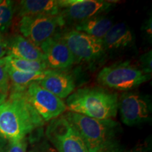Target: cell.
<instances>
[{
  "label": "cell",
  "instance_id": "21",
  "mask_svg": "<svg viewBox=\"0 0 152 152\" xmlns=\"http://www.w3.org/2000/svg\"><path fill=\"white\" fill-rule=\"evenodd\" d=\"M9 81L7 68L3 58L0 59V93L4 94H8L9 90Z\"/></svg>",
  "mask_w": 152,
  "mask_h": 152
},
{
  "label": "cell",
  "instance_id": "29",
  "mask_svg": "<svg viewBox=\"0 0 152 152\" xmlns=\"http://www.w3.org/2000/svg\"><path fill=\"white\" fill-rule=\"evenodd\" d=\"M97 152H102V151H97Z\"/></svg>",
  "mask_w": 152,
  "mask_h": 152
},
{
  "label": "cell",
  "instance_id": "10",
  "mask_svg": "<svg viewBox=\"0 0 152 152\" xmlns=\"http://www.w3.org/2000/svg\"><path fill=\"white\" fill-rule=\"evenodd\" d=\"M118 110L121 118L125 125L134 126L150 119L149 104L148 101L136 92H125L118 99Z\"/></svg>",
  "mask_w": 152,
  "mask_h": 152
},
{
  "label": "cell",
  "instance_id": "15",
  "mask_svg": "<svg viewBox=\"0 0 152 152\" xmlns=\"http://www.w3.org/2000/svg\"><path fill=\"white\" fill-rule=\"evenodd\" d=\"M18 15L21 17L39 15H58L60 12L58 0H23L16 7Z\"/></svg>",
  "mask_w": 152,
  "mask_h": 152
},
{
  "label": "cell",
  "instance_id": "8",
  "mask_svg": "<svg viewBox=\"0 0 152 152\" xmlns=\"http://www.w3.org/2000/svg\"><path fill=\"white\" fill-rule=\"evenodd\" d=\"M60 12L65 25H75L111 11L115 1L104 0H59Z\"/></svg>",
  "mask_w": 152,
  "mask_h": 152
},
{
  "label": "cell",
  "instance_id": "17",
  "mask_svg": "<svg viewBox=\"0 0 152 152\" xmlns=\"http://www.w3.org/2000/svg\"><path fill=\"white\" fill-rule=\"evenodd\" d=\"M7 68L9 81L13 85V90H25L33 83L40 81L46 75L47 71L37 73H24Z\"/></svg>",
  "mask_w": 152,
  "mask_h": 152
},
{
  "label": "cell",
  "instance_id": "19",
  "mask_svg": "<svg viewBox=\"0 0 152 152\" xmlns=\"http://www.w3.org/2000/svg\"><path fill=\"white\" fill-rule=\"evenodd\" d=\"M16 12L14 1L4 0L0 4V34L7 32L12 24Z\"/></svg>",
  "mask_w": 152,
  "mask_h": 152
},
{
  "label": "cell",
  "instance_id": "26",
  "mask_svg": "<svg viewBox=\"0 0 152 152\" xmlns=\"http://www.w3.org/2000/svg\"><path fill=\"white\" fill-rule=\"evenodd\" d=\"M7 140L0 138V152H4L5 147L7 145Z\"/></svg>",
  "mask_w": 152,
  "mask_h": 152
},
{
  "label": "cell",
  "instance_id": "11",
  "mask_svg": "<svg viewBox=\"0 0 152 152\" xmlns=\"http://www.w3.org/2000/svg\"><path fill=\"white\" fill-rule=\"evenodd\" d=\"M39 48L43 54L47 69L61 71L75 64L71 52L56 35L42 43Z\"/></svg>",
  "mask_w": 152,
  "mask_h": 152
},
{
  "label": "cell",
  "instance_id": "6",
  "mask_svg": "<svg viewBox=\"0 0 152 152\" xmlns=\"http://www.w3.org/2000/svg\"><path fill=\"white\" fill-rule=\"evenodd\" d=\"M64 26L65 23L59 14L39 15L21 17L18 28L23 37L39 47L44 42L54 37L58 30Z\"/></svg>",
  "mask_w": 152,
  "mask_h": 152
},
{
  "label": "cell",
  "instance_id": "14",
  "mask_svg": "<svg viewBox=\"0 0 152 152\" xmlns=\"http://www.w3.org/2000/svg\"><path fill=\"white\" fill-rule=\"evenodd\" d=\"M7 56L32 61L44 62V56L39 47L21 35H16L8 40Z\"/></svg>",
  "mask_w": 152,
  "mask_h": 152
},
{
  "label": "cell",
  "instance_id": "12",
  "mask_svg": "<svg viewBox=\"0 0 152 152\" xmlns=\"http://www.w3.org/2000/svg\"><path fill=\"white\" fill-rule=\"evenodd\" d=\"M37 83L45 90L61 99L68 98L75 89L73 76L63 71L48 69L44 78Z\"/></svg>",
  "mask_w": 152,
  "mask_h": 152
},
{
  "label": "cell",
  "instance_id": "24",
  "mask_svg": "<svg viewBox=\"0 0 152 152\" xmlns=\"http://www.w3.org/2000/svg\"><path fill=\"white\" fill-rule=\"evenodd\" d=\"M8 52V40L4 37L3 35L0 34V59L7 55Z\"/></svg>",
  "mask_w": 152,
  "mask_h": 152
},
{
  "label": "cell",
  "instance_id": "7",
  "mask_svg": "<svg viewBox=\"0 0 152 152\" xmlns=\"http://www.w3.org/2000/svg\"><path fill=\"white\" fill-rule=\"evenodd\" d=\"M56 35L66 44L75 61L90 63L97 61L105 53L102 39L75 30H69Z\"/></svg>",
  "mask_w": 152,
  "mask_h": 152
},
{
  "label": "cell",
  "instance_id": "4",
  "mask_svg": "<svg viewBox=\"0 0 152 152\" xmlns=\"http://www.w3.org/2000/svg\"><path fill=\"white\" fill-rule=\"evenodd\" d=\"M149 76L140 68L124 61L102 68L96 80L99 84L108 88L130 92L149 80Z\"/></svg>",
  "mask_w": 152,
  "mask_h": 152
},
{
  "label": "cell",
  "instance_id": "22",
  "mask_svg": "<svg viewBox=\"0 0 152 152\" xmlns=\"http://www.w3.org/2000/svg\"><path fill=\"white\" fill-rule=\"evenodd\" d=\"M28 142L26 138L19 140L8 141L4 152H27Z\"/></svg>",
  "mask_w": 152,
  "mask_h": 152
},
{
  "label": "cell",
  "instance_id": "20",
  "mask_svg": "<svg viewBox=\"0 0 152 152\" xmlns=\"http://www.w3.org/2000/svg\"><path fill=\"white\" fill-rule=\"evenodd\" d=\"M37 132V134L32 140V146L28 152H57L47 138L43 137L42 134V128L38 129Z\"/></svg>",
  "mask_w": 152,
  "mask_h": 152
},
{
  "label": "cell",
  "instance_id": "28",
  "mask_svg": "<svg viewBox=\"0 0 152 152\" xmlns=\"http://www.w3.org/2000/svg\"><path fill=\"white\" fill-rule=\"evenodd\" d=\"M2 2V0H0V4Z\"/></svg>",
  "mask_w": 152,
  "mask_h": 152
},
{
  "label": "cell",
  "instance_id": "5",
  "mask_svg": "<svg viewBox=\"0 0 152 152\" xmlns=\"http://www.w3.org/2000/svg\"><path fill=\"white\" fill-rule=\"evenodd\" d=\"M45 136L57 152H89L80 134L63 115L49 122Z\"/></svg>",
  "mask_w": 152,
  "mask_h": 152
},
{
  "label": "cell",
  "instance_id": "27",
  "mask_svg": "<svg viewBox=\"0 0 152 152\" xmlns=\"http://www.w3.org/2000/svg\"><path fill=\"white\" fill-rule=\"evenodd\" d=\"M7 98V94H1V93H0V105L4 102Z\"/></svg>",
  "mask_w": 152,
  "mask_h": 152
},
{
  "label": "cell",
  "instance_id": "25",
  "mask_svg": "<svg viewBox=\"0 0 152 152\" xmlns=\"http://www.w3.org/2000/svg\"><path fill=\"white\" fill-rule=\"evenodd\" d=\"M127 152H149V146L146 143L140 144Z\"/></svg>",
  "mask_w": 152,
  "mask_h": 152
},
{
  "label": "cell",
  "instance_id": "2",
  "mask_svg": "<svg viewBox=\"0 0 152 152\" xmlns=\"http://www.w3.org/2000/svg\"><path fill=\"white\" fill-rule=\"evenodd\" d=\"M76 129L89 152H119L117 137L119 123L113 119L98 120L68 111L63 115Z\"/></svg>",
  "mask_w": 152,
  "mask_h": 152
},
{
  "label": "cell",
  "instance_id": "16",
  "mask_svg": "<svg viewBox=\"0 0 152 152\" xmlns=\"http://www.w3.org/2000/svg\"><path fill=\"white\" fill-rule=\"evenodd\" d=\"M113 25L111 18L100 15L73 25V30L102 39Z\"/></svg>",
  "mask_w": 152,
  "mask_h": 152
},
{
  "label": "cell",
  "instance_id": "3",
  "mask_svg": "<svg viewBox=\"0 0 152 152\" xmlns=\"http://www.w3.org/2000/svg\"><path fill=\"white\" fill-rule=\"evenodd\" d=\"M118 95L98 87H86L73 92L66 99L70 112L98 120L113 119L118 111Z\"/></svg>",
  "mask_w": 152,
  "mask_h": 152
},
{
  "label": "cell",
  "instance_id": "13",
  "mask_svg": "<svg viewBox=\"0 0 152 152\" xmlns=\"http://www.w3.org/2000/svg\"><path fill=\"white\" fill-rule=\"evenodd\" d=\"M134 36L132 30L125 23L113 24L102 39L105 51H118L130 47Z\"/></svg>",
  "mask_w": 152,
  "mask_h": 152
},
{
  "label": "cell",
  "instance_id": "9",
  "mask_svg": "<svg viewBox=\"0 0 152 152\" xmlns=\"http://www.w3.org/2000/svg\"><path fill=\"white\" fill-rule=\"evenodd\" d=\"M24 92L29 103L45 122L57 118L67 110L63 99L45 90L37 82L31 83Z\"/></svg>",
  "mask_w": 152,
  "mask_h": 152
},
{
  "label": "cell",
  "instance_id": "18",
  "mask_svg": "<svg viewBox=\"0 0 152 152\" xmlns=\"http://www.w3.org/2000/svg\"><path fill=\"white\" fill-rule=\"evenodd\" d=\"M7 67L16 71L24 73H37L47 71V68L44 62L20 59L11 56L3 58Z\"/></svg>",
  "mask_w": 152,
  "mask_h": 152
},
{
  "label": "cell",
  "instance_id": "23",
  "mask_svg": "<svg viewBox=\"0 0 152 152\" xmlns=\"http://www.w3.org/2000/svg\"><path fill=\"white\" fill-rule=\"evenodd\" d=\"M141 68L144 73L147 75H151V51L144 54L140 58Z\"/></svg>",
  "mask_w": 152,
  "mask_h": 152
},
{
  "label": "cell",
  "instance_id": "1",
  "mask_svg": "<svg viewBox=\"0 0 152 152\" xmlns=\"http://www.w3.org/2000/svg\"><path fill=\"white\" fill-rule=\"evenodd\" d=\"M24 91L12 90L0 105V138L7 141L22 140L45 124Z\"/></svg>",
  "mask_w": 152,
  "mask_h": 152
}]
</instances>
